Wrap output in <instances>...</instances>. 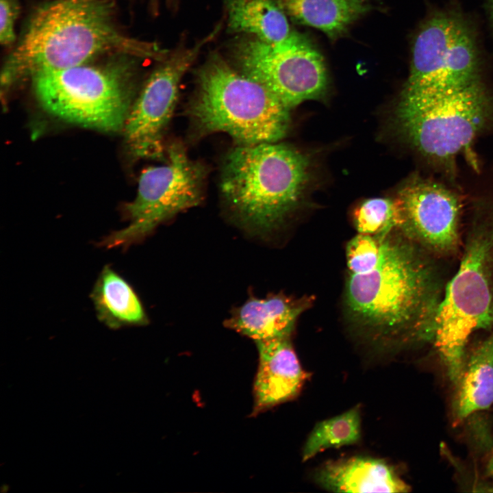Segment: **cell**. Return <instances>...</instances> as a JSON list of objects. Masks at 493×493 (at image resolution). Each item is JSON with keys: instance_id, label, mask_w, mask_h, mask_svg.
Here are the masks:
<instances>
[{"instance_id": "cell-1", "label": "cell", "mask_w": 493, "mask_h": 493, "mask_svg": "<svg viewBox=\"0 0 493 493\" xmlns=\"http://www.w3.org/2000/svg\"><path fill=\"white\" fill-rule=\"evenodd\" d=\"M168 51L121 32L109 0H54L31 15L5 62L1 84L8 88L38 72L87 64L106 54L158 61Z\"/></svg>"}, {"instance_id": "cell-11", "label": "cell", "mask_w": 493, "mask_h": 493, "mask_svg": "<svg viewBox=\"0 0 493 493\" xmlns=\"http://www.w3.org/2000/svg\"><path fill=\"white\" fill-rule=\"evenodd\" d=\"M218 23L192 45L181 39L158 60L130 108L124 127L126 141L136 157L160 159L164 156L163 138L177 103L181 81L222 29Z\"/></svg>"}, {"instance_id": "cell-13", "label": "cell", "mask_w": 493, "mask_h": 493, "mask_svg": "<svg viewBox=\"0 0 493 493\" xmlns=\"http://www.w3.org/2000/svg\"><path fill=\"white\" fill-rule=\"evenodd\" d=\"M255 343L259 365L253 394L254 412L257 413L295 398L307 374L300 364L290 336Z\"/></svg>"}, {"instance_id": "cell-22", "label": "cell", "mask_w": 493, "mask_h": 493, "mask_svg": "<svg viewBox=\"0 0 493 493\" xmlns=\"http://www.w3.org/2000/svg\"><path fill=\"white\" fill-rule=\"evenodd\" d=\"M19 0H0V42L9 45L15 40V23L19 12Z\"/></svg>"}, {"instance_id": "cell-10", "label": "cell", "mask_w": 493, "mask_h": 493, "mask_svg": "<svg viewBox=\"0 0 493 493\" xmlns=\"http://www.w3.org/2000/svg\"><path fill=\"white\" fill-rule=\"evenodd\" d=\"M225 57L244 75L261 84L290 109L326 94L329 76L325 60L312 41L277 49L254 36L236 35Z\"/></svg>"}, {"instance_id": "cell-4", "label": "cell", "mask_w": 493, "mask_h": 493, "mask_svg": "<svg viewBox=\"0 0 493 493\" xmlns=\"http://www.w3.org/2000/svg\"><path fill=\"white\" fill-rule=\"evenodd\" d=\"M277 142L236 145L221 169L220 190L226 205L242 225L257 232L284 220L308 179L307 158Z\"/></svg>"}, {"instance_id": "cell-7", "label": "cell", "mask_w": 493, "mask_h": 493, "mask_svg": "<svg viewBox=\"0 0 493 493\" xmlns=\"http://www.w3.org/2000/svg\"><path fill=\"white\" fill-rule=\"evenodd\" d=\"M132 69L88 65L40 71L31 77L40 104L66 121L104 131L124 127L130 110Z\"/></svg>"}, {"instance_id": "cell-9", "label": "cell", "mask_w": 493, "mask_h": 493, "mask_svg": "<svg viewBox=\"0 0 493 493\" xmlns=\"http://www.w3.org/2000/svg\"><path fill=\"white\" fill-rule=\"evenodd\" d=\"M480 80L478 49L468 24L454 12L433 13L414 39L401 95L431 97Z\"/></svg>"}, {"instance_id": "cell-6", "label": "cell", "mask_w": 493, "mask_h": 493, "mask_svg": "<svg viewBox=\"0 0 493 493\" xmlns=\"http://www.w3.org/2000/svg\"><path fill=\"white\" fill-rule=\"evenodd\" d=\"M395 114L405 142L453 177L458 156L493 128V96L481 80L431 97L401 94Z\"/></svg>"}, {"instance_id": "cell-18", "label": "cell", "mask_w": 493, "mask_h": 493, "mask_svg": "<svg viewBox=\"0 0 493 493\" xmlns=\"http://www.w3.org/2000/svg\"><path fill=\"white\" fill-rule=\"evenodd\" d=\"M90 296L98 320L110 329L148 323L147 314L135 290L109 264L101 270Z\"/></svg>"}, {"instance_id": "cell-19", "label": "cell", "mask_w": 493, "mask_h": 493, "mask_svg": "<svg viewBox=\"0 0 493 493\" xmlns=\"http://www.w3.org/2000/svg\"><path fill=\"white\" fill-rule=\"evenodd\" d=\"M295 23L316 28L335 41L372 10L370 0H276Z\"/></svg>"}, {"instance_id": "cell-14", "label": "cell", "mask_w": 493, "mask_h": 493, "mask_svg": "<svg viewBox=\"0 0 493 493\" xmlns=\"http://www.w3.org/2000/svg\"><path fill=\"white\" fill-rule=\"evenodd\" d=\"M312 301V297L293 299L279 293L250 297L232 312L225 325L255 342L291 336L297 318Z\"/></svg>"}, {"instance_id": "cell-3", "label": "cell", "mask_w": 493, "mask_h": 493, "mask_svg": "<svg viewBox=\"0 0 493 493\" xmlns=\"http://www.w3.org/2000/svg\"><path fill=\"white\" fill-rule=\"evenodd\" d=\"M187 114L199 136L223 132L236 145L275 142L290 123V108L261 84L236 69L217 50L195 71Z\"/></svg>"}, {"instance_id": "cell-16", "label": "cell", "mask_w": 493, "mask_h": 493, "mask_svg": "<svg viewBox=\"0 0 493 493\" xmlns=\"http://www.w3.org/2000/svg\"><path fill=\"white\" fill-rule=\"evenodd\" d=\"M227 29L254 36L277 49L294 45L306 36L290 27L276 0H223Z\"/></svg>"}, {"instance_id": "cell-12", "label": "cell", "mask_w": 493, "mask_h": 493, "mask_svg": "<svg viewBox=\"0 0 493 493\" xmlns=\"http://www.w3.org/2000/svg\"><path fill=\"white\" fill-rule=\"evenodd\" d=\"M404 223L401 230L440 252H449L458 243L462 207L458 193L433 179L415 175L401 188Z\"/></svg>"}, {"instance_id": "cell-21", "label": "cell", "mask_w": 493, "mask_h": 493, "mask_svg": "<svg viewBox=\"0 0 493 493\" xmlns=\"http://www.w3.org/2000/svg\"><path fill=\"white\" fill-rule=\"evenodd\" d=\"M358 233L382 236L401 229L403 214L398 197L372 198L362 202L353 212Z\"/></svg>"}, {"instance_id": "cell-2", "label": "cell", "mask_w": 493, "mask_h": 493, "mask_svg": "<svg viewBox=\"0 0 493 493\" xmlns=\"http://www.w3.org/2000/svg\"><path fill=\"white\" fill-rule=\"evenodd\" d=\"M394 236H381L370 262L348 271L347 313L355 324L378 334L407 331L416 340H433L441 301L433 269L410 243Z\"/></svg>"}, {"instance_id": "cell-15", "label": "cell", "mask_w": 493, "mask_h": 493, "mask_svg": "<svg viewBox=\"0 0 493 493\" xmlns=\"http://www.w3.org/2000/svg\"><path fill=\"white\" fill-rule=\"evenodd\" d=\"M322 488L336 492H407L410 487L384 460L355 456L329 461L314 476Z\"/></svg>"}, {"instance_id": "cell-8", "label": "cell", "mask_w": 493, "mask_h": 493, "mask_svg": "<svg viewBox=\"0 0 493 493\" xmlns=\"http://www.w3.org/2000/svg\"><path fill=\"white\" fill-rule=\"evenodd\" d=\"M166 159L164 164L149 167L141 173L136 196L124 207L129 225L105 236L99 246L126 249L144 239L160 223L201 201L205 167L190 158L181 142L168 148Z\"/></svg>"}, {"instance_id": "cell-20", "label": "cell", "mask_w": 493, "mask_h": 493, "mask_svg": "<svg viewBox=\"0 0 493 493\" xmlns=\"http://www.w3.org/2000/svg\"><path fill=\"white\" fill-rule=\"evenodd\" d=\"M360 438V410L355 406L315 425L303 448L302 461H308L327 448L356 444Z\"/></svg>"}, {"instance_id": "cell-23", "label": "cell", "mask_w": 493, "mask_h": 493, "mask_svg": "<svg viewBox=\"0 0 493 493\" xmlns=\"http://www.w3.org/2000/svg\"><path fill=\"white\" fill-rule=\"evenodd\" d=\"M489 8H490V18L492 20V23L493 24V0H489Z\"/></svg>"}, {"instance_id": "cell-5", "label": "cell", "mask_w": 493, "mask_h": 493, "mask_svg": "<svg viewBox=\"0 0 493 493\" xmlns=\"http://www.w3.org/2000/svg\"><path fill=\"white\" fill-rule=\"evenodd\" d=\"M474 217L460 266L438 308L433 341L456 383L472 333L493 325V189L474 201Z\"/></svg>"}, {"instance_id": "cell-17", "label": "cell", "mask_w": 493, "mask_h": 493, "mask_svg": "<svg viewBox=\"0 0 493 493\" xmlns=\"http://www.w3.org/2000/svg\"><path fill=\"white\" fill-rule=\"evenodd\" d=\"M455 385V422H461L493 404V332L466 355Z\"/></svg>"}]
</instances>
